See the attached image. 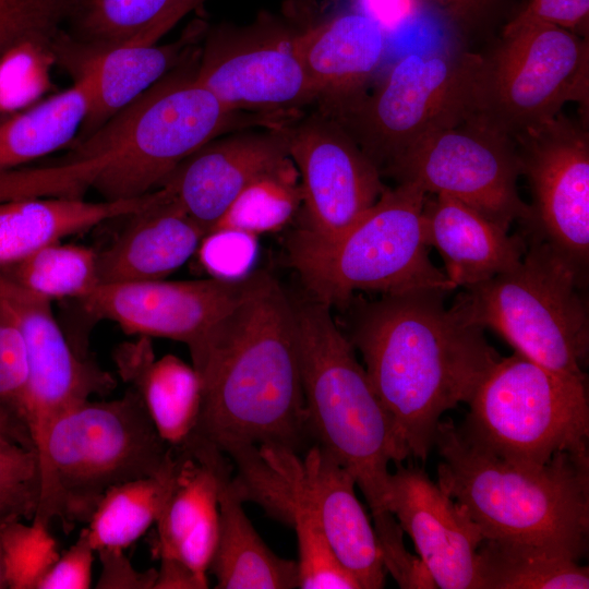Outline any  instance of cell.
<instances>
[{"label":"cell","instance_id":"1","mask_svg":"<svg viewBox=\"0 0 589 589\" xmlns=\"http://www.w3.org/2000/svg\"><path fill=\"white\" fill-rule=\"evenodd\" d=\"M447 292L413 290L366 300L353 296L346 337L408 458L425 461L441 417L468 402L501 359L483 329L446 308Z\"/></svg>","mask_w":589,"mask_h":589},{"label":"cell","instance_id":"2","mask_svg":"<svg viewBox=\"0 0 589 589\" xmlns=\"http://www.w3.org/2000/svg\"><path fill=\"white\" fill-rule=\"evenodd\" d=\"M188 60L91 134L73 140L65 155L0 173V202L83 199L88 190L105 201H123L159 189L182 160L241 117L196 81V67Z\"/></svg>","mask_w":589,"mask_h":589},{"label":"cell","instance_id":"3","mask_svg":"<svg viewBox=\"0 0 589 589\" xmlns=\"http://www.w3.org/2000/svg\"><path fill=\"white\" fill-rule=\"evenodd\" d=\"M202 387L194 435L224 455L310 436L293 300L269 278L189 348Z\"/></svg>","mask_w":589,"mask_h":589},{"label":"cell","instance_id":"4","mask_svg":"<svg viewBox=\"0 0 589 589\" xmlns=\"http://www.w3.org/2000/svg\"><path fill=\"white\" fill-rule=\"evenodd\" d=\"M293 306L309 434L353 477L371 510L381 552L395 553L405 543L386 506L388 467L407 456L330 308L310 297Z\"/></svg>","mask_w":589,"mask_h":589},{"label":"cell","instance_id":"5","mask_svg":"<svg viewBox=\"0 0 589 589\" xmlns=\"http://www.w3.org/2000/svg\"><path fill=\"white\" fill-rule=\"evenodd\" d=\"M437 483L484 539L526 543L579 561L588 550L589 454H556L541 467L505 461L471 443L452 420L434 437Z\"/></svg>","mask_w":589,"mask_h":589},{"label":"cell","instance_id":"6","mask_svg":"<svg viewBox=\"0 0 589 589\" xmlns=\"http://www.w3.org/2000/svg\"><path fill=\"white\" fill-rule=\"evenodd\" d=\"M172 450L132 387L112 400L82 401L52 422L37 456L32 520L49 527L58 519L65 532L87 524L110 488L158 472Z\"/></svg>","mask_w":589,"mask_h":589},{"label":"cell","instance_id":"7","mask_svg":"<svg viewBox=\"0 0 589 589\" xmlns=\"http://www.w3.org/2000/svg\"><path fill=\"white\" fill-rule=\"evenodd\" d=\"M428 194L413 182L386 188L338 238L324 241L302 228L287 249L310 298L342 309L358 292L395 294L457 287L431 262L422 229Z\"/></svg>","mask_w":589,"mask_h":589},{"label":"cell","instance_id":"8","mask_svg":"<svg viewBox=\"0 0 589 589\" xmlns=\"http://www.w3.org/2000/svg\"><path fill=\"white\" fill-rule=\"evenodd\" d=\"M526 236V235H525ZM528 247L513 269L465 287L450 306L467 323L491 329L514 350L557 373L587 378V275L545 241Z\"/></svg>","mask_w":589,"mask_h":589},{"label":"cell","instance_id":"9","mask_svg":"<svg viewBox=\"0 0 589 589\" xmlns=\"http://www.w3.org/2000/svg\"><path fill=\"white\" fill-rule=\"evenodd\" d=\"M459 426L474 445L510 464L541 467L558 453L587 455V378L514 352L479 383Z\"/></svg>","mask_w":589,"mask_h":589},{"label":"cell","instance_id":"10","mask_svg":"<svg viewBox=\"0 0 589 589\" xmlns=\"http://www.w3.org/2000/svg\"><path fill=\"white\" fill-rule=\"evenodd\" d=\"M484 67L485 58L473 52H410L372 93L327 117L383 177L421 137L479 117Z\"/></svg>","mask_w":589,"mask_h":589},{"label":"cell","instance_id":"11","mask_svg":"<svg viewBox=\"0 0 589 589\" xmlns=\"http://www.w3.org/2000/svg\"><path fill=\"white\" fill-rule=\"evenodd\" d=\"M236 489L286 524L293 510H304L323 530L341 564L361 589L385 586L386 569L373 524L356 494L353 477L324 448L304 454L263 444L236 465Z\"/></svg>","mask_w":589,"mask_h":589},{"label":"cell","instance_id":"12","mask_svg":"<svg viewBox=\"0 0 589 589\" xmlns=\"http://www.w3.org/2000/svg\"><path fill=\"white\" fill-rule=\"evenodd\" d=\"M588 40L546 24L520 27L485 58L479 118L510 139L588 104Z\"/></svg>","mask_w":589,"mask_h":589},{"label":"cell","instance_id":"13","mask_svg":"<svg viewBox=\"0 0 589 589\" xmlns=\"http://www.w3.org/2000/svg\"><path fill=\"white\" fill-rule=\"evenodd\" d=\"M520 175L513 139L479 117L421 137L383 173L454 197L507 230L514 221L524 228L531 221L517 190Z\"/></svg>","mask_w":589,"mask_h":589},{"label":"cell","instance_id":"14","mask_svg":"<svg viewBox=\"0 0 589 589\" xmlns=\"http://www.w3.org/2000/svg\"><path fill=\"white\" fill-rule=\"evenodd\" d=\"M521 175L533 204L526 236L537 237L587 275L589 262V137L584 128L555 118L515 137Z\"/></svg>","mask_w":589,"mask_h":589},{"label":"cell","instance_id":"15","mask_svg":"<svg viewBox=\"0 0 589 589\" xmlns=\"http://www.w3.org/2000/svg\"><path fill=\"white\" fill-rule=\"evenodd\" d=\"M293 33L272 19L213 31L195 79L231 111L276 115L318 99L291 48Z\"/></svg>","mask_w":589,"mask_h":589},{"label":"cell","instance_id":"16","mask_svg":"<svg viewBox=\"0 0 589 589\" xmlns=\"http://www.w3.org/2000/svg\"><path fill=\"white\" fill-rule=\"evenodd\" d=\"M289 157L301 177L302 229L330 241L375 204L386 185L373 163L334 119L317 111L285 127Z\"/></svg>","mask_w":589,"mask_h":589},{"label":"cell","instance_id":"17","mask_svg":"<svg viewBox=\"0 0 589 589\" xmlns=\"http://www.w3.org/2000/svg\"><path fill=\"white\" fill-rule=\"evenodd\" d=\"M269 274L239 278L98 284L79 300L89 315L125 333L181 341L188 349L229 309L260 288Z\"/></svg>","mask_w":589,"mask_h":589},{"label":"cell","instance_id":"18","mask_svg":"<svg viewBox=\"0 0 589 589\" xmlns=\"http://www.w3.org/2000/svg\"><path fill=\"white\" fill-rule=\"evenodd\" d=\"M0 310L15 323L25 341L26 413L38 456L61 413L94 394H107L116 382L70 344L53 315L51 300L26 290L1 272Z\"/></svg>","mask_w":589,"mask_h":589},{"label":"cell","instance_id":"19","mask_svg":"<svg viewBox=\"0 0 589 589\" xmlns=\"http://www.w3.org/2000/svg\"><path fill=\"white\" fill-rule=\"evenodd\" d=\"M394 465L387 509L411 538L435 588L480 589L478 549L484 537L478 525L423 468Z\"/></svg>","mask_w":589,"mask_h":589},{"label":"cell","instance_id":"20","mask_svg":"<svg viewBox=\"0 0 589 589\" xmlns=\"http://www.w3.org/2000/svg\"><path fill=\"white\" fill-rule=\"evenodd\" d=\"M285 127L213 140L182 160L160 188L208 232L255 181L289 171Z\"/></svg>","mask_w":589,"mask_h":589},{"label":"cell","instance_id":"21","mask_svg":"<svg viewBox=\"0 0 589 589\" xmlns=\"http://www.w3.org/2000/svg\"><path fill=\"white\" fill-rule=\"evenodd\" d=\"M199 28L180 40L158 46L145 40L92 45L74 39L64 29L51 47L53 63L91 87V105L74 140L99 128L120 109L188 60Z\"/></svg>","mask_w":589,"mask_h":589},{"label":"cell","instance_id":"22","mask_svg":"<svg viewBox=\"0 0 589 589\" xmlns=\"http://www.w3.org/2000/svg\"><path fill=\"white\" fill-rule=\"evenodd\" d=\"M291 48L318 94L320 112L333 115L366 92L386 51V31L363 12H345L293 33Z\"/></svg>","mask_w":589,"mask_h":589},{"label":"cell","instance_id":"23","mask_svg":"<svg viewBox=\"0 0 589 589\" xmlns=\"http://www.w3.org/2000/svg\"><path fill=\"white\" fill-rule=\"evenodd\" d=\"M425 196L422 229L435 248L445 275L456 287H469L515 268L528 242L521 231L508 230L465 203L445 194Z\"/></svg>","mask_w":589,"mask_h":589},{"label":"cell","instance_id":"24","mask_svg":"<svg viewBox=\"0 0 589 589\" xmlns=\"http://www.w3.org/2000/svg\"><path fill=\"white\" fill-rule=\"evenodd\" d=\"M129 217L113 243L98 253L99 284L165 279L208 233L164 188L156 201Z\"/></svg>","mask_w":589,"mask_h":589},{"label":"cell","instance_id":"25","mask_svg":"<svg viewBox=\"0 0 589 589\" xmlns=\"http://www.w3.org/2000/svg\"><path fill=\"white\" fill-rule=\"evenodd\" d=\"M120 376L140 395L160 437L173 448L194 435L202 387L194 368L173 354L155 359L148 337L120 346L115 354Z\"/></svg>","mask_w":589,"mask_h":589},{"label":"cell","instance_id":"26","mask_svg":"<svg viewBox=\"0 0 589 589\" xmlns=\"http://www.w3.org/2000/svg\"><path fill=\"white\" fill-rule=\"evenodd\" d=\"M159 193L157 189L123 201L39 197L0 202V269L46 244L137 213L156 201Z\"/></svg>","mask_w":589,"mask_h":589},{"label":"cell","instance_id":"27","mask_svg":"<svg viewBox=\"0 0 589 589\" xmlns=\"http://www.w3.org/2000/svg\"><path fill=\"white\" fill-rule=\"evenodd\" d=\"M232 466L220 481L219 533L209 573L217 589L298 588L297 561L276 555L249 520L243 502L233 491Z\"/></svg>","mask_w":589,"mask_h":589},{"label":"cell","instance_id":"28","mask_svg":"<svg viewBox=\"0 0 589 589\" xmlns=\"http://www.w3.org/2000/svg\"><path fill=\"white\" fill-rule=\"evenodd\" d=\"M91 105L86 80L0 121V173L60 148L76 136Z\"/></svg>","mask_w":589,"mask_h":589},{"label":"cell","instance_id":"29","mask_svg":"<svg viewBox=\"0 0 589 589\" xmlns=\"http://www.w3.org/2000/svg\"><path fill=\"white\" fill-rule=\"evenodd\" d=\"M173 448V447H172ZM178 467L176 448L158 472L110 488L96 505L87 531L94 550H124L155 525Z\"/></svg>","mask_w":589,"mask_h":589},{"label":"cell","instance_id":"30","mask_svg":"<svg viewBox=\"0 0 589 589\" xmlns=\"http://www.w3.org/2000/svg\"><path fill=\"white\" fill-rule=\"evenodd\" d=\"M480 589H587L589 570L541 546L483 539L478 549Z\"/></svg>","mask_w":589,"mask_h":589},{"label":"cell","instance_id":"31","mask_svg":"<svg viewBox=\"0 0 589 589\" xmlns=\"http://www.w3.org/2000/svg\"><path fill=\"white\" fill-rule=\"evenodd\" d=\"M203 0H79L69 21L70 36L92 45L130 40L156 43L183 14Z\"/></svg>","mask_w":589,"mask_h":589},{"label":"cell","instance_id":"32","mask_svg":"<svg viewBox=\"0 0 589 589\" xmlns=\"http://www.w3.org/2000/svg\"><path fill=\"white\" fill-rule=\"evenodd\" d=\"M0 272L26 290L48 300H81L100 281L98 253L60 241L46 244Z\"/></svg>","mask_w":589,"mask_h":589},{"label":"cell","instance_id":"33","mask_svg":"<svg viewBox=\"0 0 589 589\" xmlns=\"http://www.w3.org/2000/svg\"><path fill=\"white\" fill-rule=\"evenodd\" d=\"M28 364L23 335L0 310V435L33 449L26 413Z\"/></svg>","mask_w":589,"mask_h":589},{"label":"cell","instance_id":"34","mask_svg":"<svg viewBox=\"0 0 589 589\" xmlns=\"http://www.w3.org/2000/svg\"><path fill=\"white\" fill-rule=\"evenodd\" d=\"M289 176L286 171L252 183L213 230L236 229L254 235L285 224L301 202L300 187Z\"/></svg>","mask_w":589,"mask_h":589},{"label":"cell","instance_id":"35","mask_svg":"<svg viewBox=\"0 0 589 589\" xmlns=\"http://www.w3.org/2000/svg\"><path fill=\"white\" fill-rule=\"evenodd\" d=\"M79 0H0V59L11 49L33 44L51 52Z\"/></svg>","mask_w":589,"mask_h":589},{"label":"cell","instance_id":"36","mask_svg":"<svg viewBox=\"0 0 589 589\" xmlns=\"http://www.w3.org/2000/svg\"><path fill=\"white\" fill-rule=\"evenodd\" d=\"M15 519L0 528L7 585L10 589H37L60 553L49 527Z\"/></svg>","mask_w":589,"mask_h":589},{"label":"cell","instance_id":"37","mask_svg":"<svg viewBox=\"0 0 589 589\" xmlns=\"http://www.w3.org/2000/svg\"><path fill=\"white\" fill-rule=\"evenodd\" d=\"M286 525L293 528L298 541V588L361 589L341 564L316 520L304 510H293Z\"/></svg>","mask_w":589,"mask_h":589},{"label":"cell","instance_id":"38","mask_svg":"<svg viewBox=\"0 0 589 589\" xmlns=\"http://www.w3.org/2000/svg\"><path fill=\"white\" fill-rule=\"evenodd\" d=\"M51 52L33 44L20 45L0 59V117L22 111L49 86Z\"/></svg>","mask_w":589,"mask_h":589},{"label":"cell","instance_id":"39","mask_svg":"<svg viewBox=\"0 0 589 589\" xmlns=\"http://www.w3.org/2000/svg\"><path fill=\"white\" fill-rule=\"evenodd\" d=\"M206 269L219 278H239L255 254L254 235L236 229H215L208 232L197 250Z\"/></svg>","mask_w":589,"mask_h":589},{"label":"cell","instance_id":"40","mask_svg":"<svg viewBox=\"0 0 589 589\" xmlns=\"http://www.w3.org/2000/svg\"><path fill=\"white\" fill-rule=\"evenodd\" d=\"M95 553L87 528L49 568L37 589H88L92 587Z\"/></svg>","mask_w":589,"mask_h":589},{"label":"cell","instance_id":"41","mask_svg":"<svg viewBox=\"0 0 589 589\" xmlns=\"http://www.w3.org/2000/svg\"><path fill=\"white\" fill-rule=\"evenodd\" d=\"M588 15L589 0H530L508 23L504 35L533 24L553 25L567 31L577 29L587 24Z\"/></svg>","mask_w":589,"mask_h":589},{"label":"cell","instance_id":"42","mask_svg":"<svg viewBox=\"0 0 589 589\" xmlns=\"http://www.w3.org/2000/svg\"><path fill=\"white\" fill-rule=\"evenodd\" d=\"M0 490H36L39 493L36 453L2 436H0Z\"/></svg>","mask_w":589,"mask_h":589},{"label":"cell","instance_id":"43","mask_svg":"<svg viewBox=\"0 0 589 589\" xmlns=\"http://www.w3.org/2000/svg\"><path fill=\"white\" fill-rule=\"evenodd\" d=\"M124 550H99L96 554L101 563L96 588L100 589H154L157 569L136 570Z\"/></svg>","mask_w":589,"mask_h":589},{"label":"cell","instance_id":"44","mask_svg":"<svg viewBox=\"0 0 589 589\" xmlns=\"http://www.w3.org/2000/svg\"><path fill=\"white\" fill-rule=\"evenodd\" d=\"M38 496L36 490H0V528L15 519L32 520Z\"/></svg>","mask_w":589,"mask_h":589},{"label":"cell","instance_id":"45","mask_svg":"<svg viewBox=\"0 0 589 589\" xmlns=\"http://www.w3.org/2000/svg\"><path fill=\"white\" fill-rule=\"evenodd\" d=\"M363 13L385 31L409 19L414 12V0H361Z\"/></svg>","mask_w":589,"mask_h":589},{"label":"cell","instance_id":"46","mask_svg":"<svg viewBox=\"0 0 589 589\" xmlns=\"http://www.w3.org/2000/svg\"><path fill=\"white\" fill-rule=\"evenodd\" d=\"M154 589H205L195 576L181 563L161 558Z\"/></svg>","mask_w":589,"mask_h":589},{"label":"cell","instance_id":"47","mask_svg":"<svg viewBox=\"0 0 589 589\" xmlns=\"http://www.w3.org/2000/svg\"><path fill=\"white\" fill-rule=\"evenodd\" d=\"M443 7L454 11L460 12L469 9L477 0H434Z\"/></svg>","mask_w":589,"mask_h":589},{"label":"cell","instance_id":"48","mask_svg":"<svg viewBox=\"0 0 589 589\" xmlns=\"http://www.w3.org/2000/svg\"><path fill=\"white\" fill-rule=\"evenodd\" d=\"M7 578H5V569H4V562H3V554L0 543V589H7Z\"/></svg>","mask_w":589,"mask_h":589},{"label":"cell","instance_id":"49","mask_svg":"<svg viewBox=\"0 0 589 589\" xmlns=\"http://www.w3.org/2000/svg\"><path fill=\"white\" fill-rule=\"evenodd\" d=\"M8 117H9V116H8ZM4 118H7V117H0V121H2Z\"/></svg>","mask_w":589,"mask_h":589}]
</instances>
